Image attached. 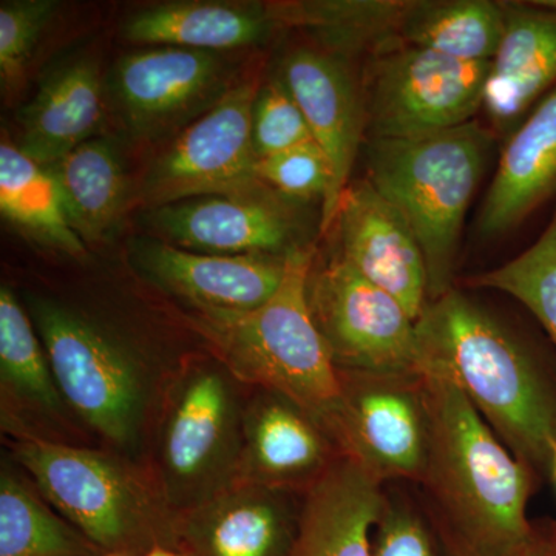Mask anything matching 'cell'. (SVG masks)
I'll use <instances>...</instances> for the list:
<instances>
[{
	"mask_svg": "<svg viewBox=\"0 0 556 556\" xmlns=\"http://www.w3.org/2000/svg\"><path fill=\"white\" fill-rule=\"evenodd\" d=\"M62 393L98 448L149 467L164 402L201 343L97 300L47 289L21 294Z\"/></svg>",
	"mask_w": 556,
	"mask_h": 556,
	"instance_id": "1",
	"label": "cell"
},
{
	"mask_svg": "<svg viewBox=\"0 0 556 556\" xmlns=\"http://www.w3.org/2000/svg\"><path fill=\"white\" fill-rule=\"evenodd\" d=\"M430 438L419 482L444 556H527L536 475L497 437L459 388L420 371Z\"/></svg>",
	"mask_w": 556,
	"mask_h": 556,
	"instance_id": "2",
	"label": "cell"
},
{
	"mask_svg": "<svg viewBox=\"0 0 556 556\" xmlns=\"http://www.w3.org/2000/svg\"><path fill=\"white\" fill-rule=\"evenodd\" d=\"M417 372L452 380L511 452L548 475L556 444V380L510 331L457 289L416 320Z\"/></svg>",
	"mask_w": 556,
	"mask_h": 556,
	"instance_id": "3",
	"label": "cell"
},
{
	"mask_svg": "<svg viewBox=\"0 0 556 556\" xmlns=\"http://www.w3.org/2000/svg\"><path fill=\"white\" fill-rule=\"evenodd\" d=\"M314 260L313 244L292 249L280 288L257 309L178 313L244 386L291 399L316 417L336 442L339 369L311 316L306 288Z\"/></svg>",
	"mask_w": 556,
	"mask_h": 556,
	"instance_id": "4",
	"label": "cell"
},
{
	"mask_svg": "<svg viewBox=\"0 0 556 556\" xmlns=\"http://www.w3.org/2000/svg\"><path fill=\"white\" fill-rule=\"evenodd\" d=\"M51 506L104 554L178 548V518L144 464L98 447L3 441Z\"/></svg>",
	"mask_w": 556,
	"mask_h": 556,
	"instance_id": "5",
	"label": "cell"
},
{
	"mask_svg": "<svg viewBox=\"0 0 556 556\" xmlns=\"http://www.w3.org/2000/svg\"><path fill=\"white\" fill-rule=\"evenodd\" d=\"M492 137L477 119L407 139H371L368 181L397 208L426 258L430 302L453 289L464 219Z\"/></svg>",
	"mask_w": 556,
	"mask_h": 556,
	"instance_id": "6",
	"label": "cell"
},
{
	"mask_svg": "<svg viewBox=\"0 0 556 556\" xmlns=\"http://www.w3.org/2000/svg\"><path fill=\"white\" fill-rule=\"evenodd\" d=\"M248 390L206 348L179 372L149 453L150 471L175 517L236 484Z\"/></svg>",
	"mask_w": 556,
	"mask_h": 556,
	"instance_id": "7",
	"label": "cell"
},
{
	"mask_svg": "<svg viewBox=\"0 0 556 556\" xmlns=\"http://www.w3.org/2000/svg\"><path fill=\"white\" fill-rule=\"evenodd\" d=\"M490 62H467L407 43L378 51L367 110L371 139L426 137L475 121Z\"/></svg>",
	"mask_w": 556,
	"mask_h": 556,
	"instance_id": "8",
	"label": "cell"
},
{
	"mask_svg": "<svg viewBox=\"0 0 556 556\" xmlns=\"http://www.w3.org/2000/svg\"><path fill=\"white\" fill-rule=\"evenodd\" d=\"M306 294L336 367L378 375L417 372L416 320L345 260L336 255L321 265L314 260Z\"/></svg>",
	"mask_w": 556,
	"mask_h": 556,
	"instance_id": "9",
	"label": "cell"
},
{
	"mask_svg": "<svg viewBox=\"0 0 556 556\" xmlns=\"http://www.w3.org/2000/svg\"><path fill=\"white\" fill-rule=\"evenodd\" d=\"M257 87L237 84L193 119L152 164L141 197L150 211L200 197H228L269 189L257 175L252 110Z\"/></svg>",
	"mask_w": 556,
	"mask_h": 556,
	"instance_id": "10",
	"label": "cell"
},
{
	"mask_svg": "<svg viewBox=\"0 0 556 556\" xmlns=\"http://www.w3.org/2000/svg\"><path fill=\"white\" fill-rule=\"evenodd\" d=\"M339 380L336 442L342 455L383 484L399 479L419 482L430 438L422 375L339 369Z\"/></svg>",
	"mask_w": 556,
	"mask_h": 556,
	"instance_id": "11",
	"label": "cell"
},
{
	"mask_svg": "<svg viewBox=\"0 0 556 556\" xmlns=\"http://www.w3.org/2000/svg\"><path fill=\"white\" fill-rule=\"evenodd\" d=\"M0 431L3 441L97 447L62 393L20 295L0 287Z\"/></svg>",
	"mask_w": 556,
	"mask_h": 556,
	"instance_id": "12",
	"label": "cell"
},
{
	"mask_svg": "<svg viewBox=\"0 0 556 556\" xmlns=\"http://www.w3.org/2000/svg\"><path fill=\"white\" fill-rule=\"evenodd\" d=\"M288 254H199L166 241H142L134 251V268L178 309L247 313L276 295Z\"/></svg>",
	"mask_w": 556,
	"mask_h": 556,
	"instance_id": "13",
	"label": "cell"
},
{
	"mask_svg": "<svg viewBox=\"0 0 556 556\" xmlns=\"http://www.w3.org/2000/svg\"><path fill=\"white\" fill-rule=\"evenodd\" d=\"M113 89L139 137H159L203 115L229 90L225 64L212 51L179 47L126 54L116 64Z\"/></svg>",
	"mask_w": 556,
	"mask_h": 556,
	"instance_id": "14",
	"label": "cell"
},
{
	"mask_svg": "<svg viewBox=\"0 0 556 556\" xmlns=\"http://www.w3.org/2000/svg\"><path fill=\"white\" fill-rule=\"evenodd\" d=\"M288 200L270 189L228 197H200L152 208L156 232L185 251L199 254L287 255L302 247L298 219Z\"/></svg>",
	"mask_w": 556,
	"mask_h": 556,
	"instance_id": "15",
	"label": "cell"
},
{
	"mask_svg": "<svg viewBox=\"0 0 556 556\" xmlns=\"http://www.w3.org/2000/svg\"><path fill=\"white\" fill-rule=\"evenodd\" d=\"M332 229H338L339 257L396 299L417 320L430 302L426 258L397 208L368 179L350 182Z\"/></svg>",
	"mask_w": 556,
	"mask_h": 556,
	"instance_id": "16",
	"label": "cell"
},
{
	"mask_svg": "<svg viewBox=\"0 0 556 556\" xmlns=\"http://www.w3.org/2000/svg\"><path fill=\"white\" fill-rule=\"evenodd\" d=\"M342 455L327 428L291 399L249 387L237 482L303 493Z\"/></svg>",
	"mask_w": 556,
	"mask_h": 556,
	"instance_id": "17",
	"label": "cell"
},
{
	"mask_svg": "<svg viewBox=\"0 0 556 556\" xmlns=\"http://www.w3.org/2000/svg\"><path fill=\"white\" fill-rule=\"evenodd\" d=\"M281 73V80L298 101L314 141L324 150L331 167V186L320 214V230L328 232L350 185L367 110L350 70L332 54L313 49L292 51Z\"/></svg>",
	"mask_w": 556,
	"mask_h": 556,
	"instance_id": "18",
	"label": "cell"
},
{
	"mask_svg": "<svg viewBox=\"0 0 556 556\" xmlns=\"http://www.w3.org/2000/svg\"><path fill=\"white\" fill-rule=\"evenodd\" d=\"M302 496L236 482L178 517V548L188 556H289Z\"/></svg>",
	"mask_w": 556,
	"mask_h": 556,
	"instance_id": "19",
	"label": "cell"
},
{
	"mask_svg": "<svg viewBox=\"0 0 556 556\" xmlns=\"http://www.w3.org/2000/svg\"><path fill=\"white\" fill-rule=\"evenodd\" d=\"M357 460L340 456L302 496L289 556H372L371 538L387 492Z\"/></svg>",
	"mask_w": 556,
	"mask_h": 556,
	"instance_id": "20",
	"label": "cell"
},
{
	"mask_svg": "<svg viewBox=\"0 0 556 556\" xmlns=\"http://www.w3.org/2000/svg\"><path fill=\"white\" fill-rule=\"evenodd\" d=\"M556 193V87L548 91L501 153L479 214L482 236L517 228Z\"/></svg>",
	"mask_w": 556,
	"mask_h": 556,
	"instance_id": "21",
	"label": "cell"
},
{
	"mask_svg": "<svg viewBox=\"0 0 556 556\" xmlns=\"http://www.w3.org/2000/svg\"><path fill=\"white\" fill-rule=\"evenodd\" d=\"M506 25L482 97L497 126L519 121L556 87V13L529 5L504 7Z\"/></svg>",
	"mask_w": 556,
	"mask_h": 556,
	"instance_id": "22",
	"label": "cell"
},
{
	"mask_svg": "<svg viewBox=\"0 0 556 556\" xmlns=\"http://www.w3.org/2000/svg\"><path fill=\"white\" fill-rule=\"evenodd\" d=\"M104 112L100 70L78 61L58 70L22 110L20 149L40 166L60 163L89 141Z\"/></svg>",
	"mask_w": 556,
	"mask_h": 556,
	"instance_id": "23",
	"label": "cell"
},
{
	"mask_svg": "<svg viewBox=\"0 0 556 556\" xmlns=\"http://www.w3.org/2000/svg\"><path fill=\"white\" fill-rule=\"evenodd\" d=\"M269 13L218 2H175L150 7L124 24L135 43L212 51L252 46L268 35Z\"/></svg>",
	"mask_w": 556,
	"mask_h": 556,
	"instance_id": "24",
	"label": "cell"
},
{
	"mask_svg": "<svg viewBox=\"0 0 556 556\" xmlns=\"http://www.w3.org/2000/svg\"><path fill=\"white\" fill-rule=\"evenodd\" d=\"M9 452L0 457V556H104Z\"/></svg>",
	"mask_w": 556,
	"mask_h": 556,
	"instance_id": "25",
	"label": "cell"
},
{
	"mask_svg": "<svg viewBox=\"0 0 556 556\" xmlns=\"http://www.w3.org/2000/svg\"><path fill=\"white\" fill-rule=\"evenodd\" d=\"M60 185L70 226L93 243L108 236L126 207L129 188L119 153L108 139L91 138L50 167Z\"/></svg>",
	"mask_w": 556,
	"mask_h": 556,
	"instance_id": "26",
	"label": "cell"
},
{
	"mask_svg": "<svg viewBox=\"0 0 556 556\" xmlns=\"http://www.w3.org/2000/svg\"><path fill=\"white\" fill-rule=\"evenodd\" d=\"M0 211L43 247L86 257V243L70 226L53 172L25 155L5 134L0 144Z\"/></svg>",
	"mask_w": 556,
	"mask_h": 556,
	"instance_id": "27",
	"label": "cell"
},
{
	"mask_svg": "<svg viewBox=\"0 0 556 556\" xmlns=\"http://www.w3.org/2000/svg\"><path fill=\"white\" fill-rule=\"evenodd\" d=\"M504 25V7L489 0L416 2L399 40L455 60L490 62Z\"/></svg>",
	"mask_w": 556,
	"mask_h": 556,
	"instance_id": "28",
	"label": "cell"
},
{
	"mask_svg": "<svg viewBox=\"0 0 556 556\" xmlns=\"http://www.w3.org/2000/svg\"><path fill=\"white\" fill-rule=\"evenodd\" d=\"M416 2L361 0V2H303L269 10L273 21L316 28L342 46L376 47L380 51L397 42Z\"/></svg>",
	"mask_w": 556,
	"mask_h": 556,
	"instance_id": "29",
	"label": "cell"
},
{
	"mask_svg": "<svg viewBox=\"0 0 556 556\" xmlns=\"http://www.w3.org/2000/svg\"><path fill=\"white\" fill-rule=\"evenodd\" d=\"M475 288L495 289L518 300L556 346V211L540 239L500 268L470 278Z\"/></svg>",
	"mask_w": 556,
	"mask_h": 556,
	"instance_id": "30",
	"label": "cell"
},
{
	"mask_svg": "<svg viewBox=\"0 0 556 556\" xmlns=\"http://www.w3.org/2000/svg\"><path fill=\"white\" fill-rule=\"evenodd\" d=\"M260 181L288 201L320 199L331 186V167L316 141L257 160Z\"/></svg>",
	"mask_w": 556,
	"mask_h": 556,
	"instance_id": "31",
	"label": "cell"
},
{
	"mask_svg": "<svg viewBox=\"0 0 556 556\" xmlns=\"http://www.w3.org/2000/svg\"><path fill=\"white\" fill-rule=\"evenodd\" d=\"M58 9L51 0H14L0 5V79L3 91L20 87L40 33Z\"/></svg>",
	"mask_w": 556,
	"mask_h": 556,
	"instance_id": "32",
	"label": "cell"
},
{
	"mask_svg": "<svg viewBox=\"0 0 556 556\" xmlns=\"http://www.w3.org/2000/svg\"><path fill=\"white\" fill-rule=\"evenodd\" d=\"M252 141L257 159L314 141L302 109L281 79L258 90L252 110Z\"/></svg>",
	"mask_w": 556,
	"mask_h": 556,
	"instance_id": "33",
	"label": "cell"
},
{
	"mask_svg": "<svg viewBox=\"0 0 556 556\" xmlns=\"http://www.w3.org/2000/svg\"><path fill=\"white\" fill-rule=\"evenodd\" d=\"M372 556H438L426 519L402 497L387 493L371 538Z\"/></svg>",
	"mask_w": 556,
	"mask_h": 556,
	"instance_id": "34",
	"label": "cell"
},
{
	"mask_svg": "<svg viewBox=\"0 0 556 556\" xmlns=\"http://www.w3.org/2000/svg\"><path fill=\"white\" fill-rule=\"evenodd\" d=\"M533 554L556 556V519L533 521Z\"/></svg>",
	"mask_w": 556,
	"mask_h": 556,
	"instance_id": "35",
	"label": "cell"
},
{
	"mask_svg": "<svg viewBox=\"0 0 556 556\" xmlns=\"http://www.w3.org/2000/svg\"><path fill=\"white\" fill-rule=\"evenodd\" d=\"M144 556H188L185 552L179 551V548H172L166 546H156L153 547L152 551L149 552L148 555Z\"/></svg>",
	"mask_w": 556,
	"mask_h": 556,
	"instance_id": "36",
	"label": "cell"
},
{
	"mask_svg": "<svg viewBox=\"0 0 556 556\" xmlns=\"http://www.w3.org/2000/svg\"><path fill=\"white\" fill-rule=\"evenodd\" d=\"M548 475H551L552 481H554L556 489V444L552 445L551 464H548Z\"/></svg>",
	"mask_w": 556,
	"mask_h": 556,
	"instance_id": "37",
	"label": "cell"
},
{
	"mask_svg": "<svg viewBox=\"0 0 556 556\" xmlns=\"http://www.w3.org/2000/svg\"><path fill=\"white\" fill-rule=\"evenodd\" d=\"M535 5L541 7V9H546L551 11H555L556 13V0H541V2H533Z\"/></svg>",
	"mask_w": 556,
	"mask_h": 556,
	"instance_id": "38",
	"label": "cell"
},
{
	"mask_svg": "<svg viewBox=\"0 0 556 556\" xmlns=\"http://www.w3.org/2000/svg\"><path fill=\"white\" fill-rule=\"evenodd\" d=\"M104 556H121V555H115V554H105Z\"/></svg>",
	"mask_w": 556,
	"mask_h": 556,
	"instance_id": "39",
	"label": "cell"
},
{
	"mask_svg": "<svg viewBox=\"0 0 556 556\" xmlns=\"http://www.w3.org/2000/svg\"><path fill=\"white\" fill-rule=\"evenodd\" d=\"M527 556H536V555H535V554H533V551H532V552H530V554H529V555H527Z\"/></svg>",
	"mask_w": 556,
	"mask_h": 556,
	"instance_id": "40",
	"label": "cell"
}]
</instances>
